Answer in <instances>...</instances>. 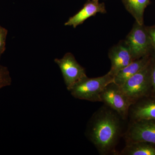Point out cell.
Instances as JSON below:
<instances>
[{
  "label": "cell",
  "mask_w": 155,
  "mask_h": 155,
  "mask_svg": "<svg viewBox=\"0 0 155 155\" xmlns=\"http://www.w3.org/2000/svg\"><path fill=\"white\" fill-rule=\"evenodd\" d=\"M118 115L110 108L103 107L94 113L89 122L86 136L101 154L115 152L121 134L120 116Z\"/></svg>",
  "instance_id": "cell-1"
},
{
  "label": "cell",
  "mask_w": 155,
  "mask_h": 155,
  "mask_svg": "<svg viewBox=\"0 0 155 155\" xmlns=\"http://www.w3.org/2000/svg\"><path fill=\"white\" fill-rule=\"evenodd\" d=\"M114 76L109 72L101 77L87 76L74 84L69 91L75 98L93 102H101L102 92L109 84L114 82Z\"/></svg>",
  "instance_id": "cell-2"
},
{
  "label": "cell",
  "mask_w": 155,
  "mask_h": 155,
  "mask_svg": "<svg viewBox=\"0 0 155 155\" xmlns=\"http://www.w3.org/2000/svg\"><path fill=\"white\" fill-rule=\"evenodd\" d=\"M151 58L146 66L120 86L122 91L133 104L151 95Z\"/></svg>",
  "instance_id": "cell-3"
},
{
  "label": "cell",
  "mask_w": 155,
  "mask_h": 155,
  "mask_svg": "<svg viewBox=\"0 0 155 155\" xmlns=\"http://www.w3.org/2000/svg\"><path fill=\"white\" fill-rule=\"evenodd\" d=\"M125 41L130 50L133 61L151 55L152 45L147 26L135 21Z\"/></svg>",
  "instance_id": "cell-4"
},
{
  "label": "cell",
  "mask_w": 155,
  "mask_h": 155,
  "mask_svg": "<svg viewBox=\"0 0 155 155\" xmlns=\"http://www.w3.org/2000/svg\"><path fill=\"white\" fill-rule=\"evenodd\" d=\"M101 102L116 112L123 119H127L133 103L114 82L104 89L101 95Z\"/></svg>",
  "instance_id": "cell-5"
},
{
  "label": "cell",
  "mask_w": 155,
  "mask_h": 155,
  "mask_svg": "<svg viewBox=\"0 0 155 155\" xmlns=\"http://www.w3.org/2000/svg\"><path fill=\"white\" fill-rule=\"evenodd\" d=\"M54 61L61 69L68 91L75 84L87 76L85 69L77 62L72 53H66L62 58H56Z\"/></svg>",
  "instance_id": "cell-6"
},
{
  "label": "cell",
  "mask_w": 155,
  "mask_h": 155,
  "mask_svg": "<svg viewBox=\"0 0 155 155\" xmlns=\"http://www.w3.org/2000/svg\"><path fill=\"white\" fill-rule=\"evenodd\" d=\"M124 136L126 143L145 141L155 144V119L131 122Z\"/></svg>",
  "instance_id": "cell-7"
},
{
  "label": "cell",
  "mask_w": 155,
  "mask_h": 155,
  "mask_svg": "<svg viewBox=\"0 0 155 155\" xmlns=\"http://www.w3.org/2000/svg\"><path fill=\"white\" fill-rule=\"evenodd\" d=\"M108 57L111 63L109 72L114 77L119 71L134 61L125 39L121 40L110 49Z\"/></svg>",
  "instance_id": "cell-8"
},
{
  "label": "cell",
  "mask_w": 155,
  "mask_h": 155,
  "mask_svg": "<svg viewBox=\"0 0 155 155\" xmlns=\"http://www.w3.org/2000/svg\"><path fill=\"white\" fill-rule=\"evenodd\" d=\"M104 3H100L99 0H88L80 11L65 22V26H72L74 28L81 25L90 17L97 13H107Z\"/></svg>",
  "instance_id": "cell-9"
},
{
  "label": "cell",
  "mask_w": 155,
  "mask_h": 155,
  "mask_svg": "<svg viewBox=\"0 0 155 155\" xmlns=\"http://www.w3.org/2000/svg\"><path fill=\"white\" fill-rule=\"evenodd\" d=\"M129 115L131 122L155 119V96L145 97L133 104Z\"/></svg>",
  "instance_id": "cell-10"
},
{
  "label": "cell",
  "mask_w": 155,
  "mask_h": 155,
  "mask_svg": "<svg viewBox=\"0 0 155 155\" xmlns=\"http://www.w3.org/2000/svg\"><path fill=\"white\" fill-rule=\"evenodd\" d=\"M151 55L146 56L134 60L121 69L114 77V82L121 86L130 77L139 72L149 63Z\"/></svg>",
  "instance_id": "cell-11"
},
{
  "label": "cell",
  "mask_w": 155,
  "mask_h": 155,
  "mask_svg": "<svg viewBox=\"0 0 155 155\" xmlns=\"http://www.w3.org/2000/svg\"><path fill=\"white\" fill-rule=\"evenodd\" d=\"M120 155H155V144L145 141L126 143Z\"/></svg>",
  "instance_id": "cell-12"
},
{
  "label": "cell",
  "mask_w": 155,
  "mask_h": 155,
  "mask_svg": "<svg viewBox=\"0 0 155 155\" xmlns=\"http://www.w3.org/2000/svg\"><path fill=\"white\" fill-rule=\"evenodd\" d=\"M126 10L139 24H144V13L150 0H122Z\"/></svg>",
  "instance_id": "cell-13"
},
{
  "label": "cell",
  "mask_w": 155,
  "mask_h": 155,
  "mask_svg": "<svg viewBox=\"0 0 155 155\" xmlns=\"http://www.w3.org/2000/svg\"><path fill=\"white\" fill-rule=\"evenodd\" d=\"M11 83L12 78L8 67L0 65V90L10 86Z\"/></svg>",
  "instance_id": "cell-14"
},
{
  "label": "cell",
  "mask_w": 155,
  "mask_h": 155,
  "mask_svg": "<svg viewBox=\"0 0 155 155\" xmlns=\"http://www.w3.org/2000/svg\"><path fill=\"white\" fill-rule=\"evenodd\" d=\"M8 31L0 25V60L6 50V41Z\"/></svg>",
  "instance_id": "cell-15"
},
{
  "label": "cell",
  "mask_w": 155,
  "mask_h": 155,
  "mask_svg": "<svg viewBox=\"0 0 155 155\" xmlns=\"http://www.w3.org/2000/svg\"><path fill=\"white\" fill-rule=\"evenodd\" d=\"M151 71V78L152 91L151 95L155 96V58L152 56Z\"/></svg>",
  "instance_id": "cell-16"
},
{
  "label": "cell",
  "mask_w": 155,
  "mask_h": 155,
  "mask_svg": "<svg viewBox=\"0 0 155 155\" xmlns=\"http://www.w3.org/2000/svg\"><path fill=\"white\" fill-rule=\"evenodd\" d=\"M147 29L149 34L152 45L153 52L151 55L155 58V25L147 26Z\"/></svg>",
  "instance_id": "cell-17"
}]
</instances>
